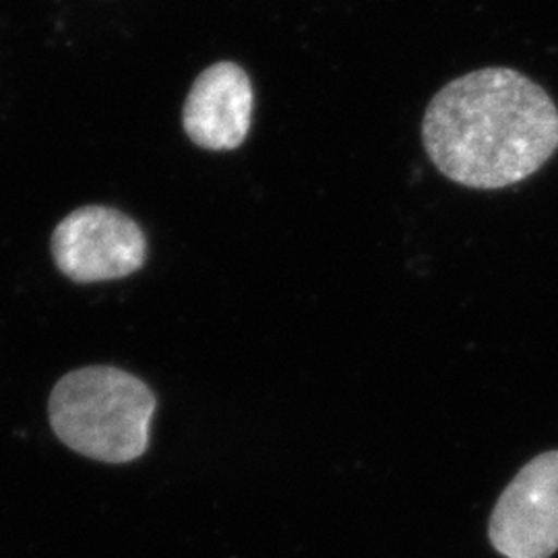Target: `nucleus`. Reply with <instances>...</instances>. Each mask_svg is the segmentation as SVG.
Instances as JSON below:
<instances>
[{
	"label": "nucleus",
	"instance_id": "nucleus-2",
	"mask_svg": "<svg viewBox=\"0 0 558 558\" xmlns=\"http://www.w3.org/2000/svg\"><path fill=\"white\" fill-rule=\"evenodd\" d=\"M48 412L69 449L106 463H126L147 449L156 398L143 380L120 368L87 366L57 383Z\"/></svg>",
	"mask_w": 558,
	"mask_h": 558
},
{
	"label": "nucleus",
	"instance_id": "nucleus-1",
	"mask_svg": "<svg viewBox=\"0 0 558 558\" xmlns=\"http://www.w3.org/2000/svg\"><path fill=\"white\" fill-rule=\"evenodd\" d=\"M422 143L447 179L480 191L532 177L558 149V108L536 81L488 66L449 81L422 120Z\"/></svg>",
	"mask_w": 558,
	"mask_h": 558
},
{
	"label": "nucleus",
	"instance_id": "nucleus-3",
	"mask_svg": "<svg viewBox=\"0 0 558 558\" xmlns=\"http://www.w3.org/2000/svg\"><path fill=\"white\" fill-rule=\"evenodd\" d=\"M57 267L77 283L126 278L143 267L147 242L122 211L89 205L69 214L52 234Z\"/></svg>",
	"mask_w": 558,
	"mask_h": 558
},
{
	"label": "nucleus",
	"instance_id": "nucleus-4",
	"mask_svg": "<svg viewBox=\"0 0 558 558\" xmlns=\"http://www.w3.org/2000/svg\"><path fill=\"white\" fill-rule=\"evenodd\" d=\"M490 542L507 558L558 550V451L532 459L505 488L490 518Z\"/></svg>",
	"mask_w": 558,
	"mask_h": 558
},
{
	"label": "nucleus",
	"instance_id": "nucleus-5",
	"mask_svg": "<svg viewBox=\"0 0 558 558\" xmlns=\"http://www.w3.org/2000/svg\"><path fill=\"white\" fill-rule=\"evenodd\" d=\"M253 87L234 62H218L201 73L184 101L182 124L195 145L223 151L236 149L248 135Z\"/></svg>",
	"mask_w": 558,
	"mask_h": 558
}]
</instances>
